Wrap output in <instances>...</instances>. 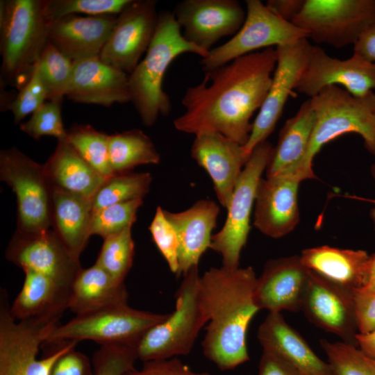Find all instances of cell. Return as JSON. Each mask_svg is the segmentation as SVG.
I'll return each mask as SVG.
<instances>
[{
  "mask_svg": "<svg viewBox=\"0 0 375 375\" xmlns=\"http://www.w3.org/2000/svg\"><path fill=\"white\" fill-rule=\"evenodd\" d=\"M276 48L269 47L204 72L202 81L187 88L184 112L174 120L181 132L213 131L242 146L249 138L250 120L260 110L276 65Z\"/></svg>",
  "mask_w": 375,
  "mask_h": 375,
  "instance_id": "1",
  "label": "cell"
},
{
  "mask_svg": "<svg viewBox=\"0 0 375 375\" xmlns=\"http://www.w3.org/2000/svg\"><path fill=\"white\" fill-rule=\"evenodd\" d=\"M257 282L251 267H212L200 278V294L208 318L201 342L204 356L221 370H231L250 360L247 333L260 310L255 300Z\"/></svg>",
  "mask_w": 375,
  "mask_h": 375,
  "instance_id": "2",
  "label": "cell"
},
{
  "mask_svg": "<svg viewBox=\"0 0 375 375\" xmlns=\"http://www.w3.org/2000/svg\"><path fill=\"white\" fill-rule=\"evenodd\" d=\"M181 30L173 12L159 13L156 33L145 56L129 74L131 101L147 126L153 125L160 115H167L172 109L169 97L162 89L172 62L185 53L201 58L208 55V51L188 41Z\"/></svg>",
  "mask_w": 375,
  "mask_h": 375,
  "instance_id": "3",
  "label": "cell"
},
{
  "mask_svg": "<svg viewBox=\"0 0 375 375\" xmlns=\"http://www.w3.org/2000/svg\"><path fill=\"white\" fill-rule=\"evenodd\" d=\"M51 22L47 0L1 1V72L7 83L23 86L22 81H28L49 41Z\"/></svg>",
  "mask_w": 375,
  "mask_h": 375,
  "instance_id": "4",
  "label": "cell"
},
{
  "mask_svg": "<svg viewBox=\"0 0 375 375\" xmlns=\"http://www.w3.org/2000/svg\"><path fill=\"white\" fill-rule=\"evenodd\" d=\"M310 99L315 123L301 167L305 179L315 178L312 160L322 147L344 134H359L365 149L375 155V92L358 97L331 85Z\"/></svg>",
  "mask_w": 375,
  "mask_h": 375,
  "instance_id": "5",
  "label": "cell"
},
{
  "mask_svg": "<svg viewBox=\"0 0 375 375\" xmlns=\"http://www.w3.org/2000/svg\"><path fill=\"white\" fill-rule=\"evenodd\" d=\"M198 266L183 275L175 294V309L150 328L135 349L143 362L188 355L201 328L208 322L200 294Z\"/></svg>",
  "mask_w": 375,
  "mask_h": 375,
  "instance_id": "6",
  "label": "cell"
},
{
  "mask_svg": "<svg viewBox=\"0 0 375 375\" xmlns=\"http://www.w3.org/2000/svg\"><path fill=\"white\" fill-rule=\"evenodd\" d=\"M6 290L0 298V375H49L56 360L78 342L56 344L41 359L39 349L59 320H17L11 315Z\"/></svg>",
  "mask_w": 375,
  "mask_h": 375,
  "instance_id": "7",
  "label": "cell"
},
{
  "mask_svg": "<svg viewBox=\"0 0 375 375\" xmlns=\"http://www.w3.org/2000/svg\"><path fill=\"white\" fill-rule=\"evenodd\" d=\"M168 314H160L117 304L85 314L77 315L67 323L58 324L42 346L66 341L92 340L100 345L137 344L152 326Z\"/></svg>",
  "mask_w": 375,
  "mask_h": 375,
  "instance_id": "8",
  "label": "cell"
},
{
  "mask_svg": "<svg viewBox=\"0 0 375 375\" xmlns=\"http://www.w3.org/2000/svg\"><path fill=\"white\" fill-rule=\"evenodd\" d=\"M274 147L268 141L257 145L245 164L226 210V221L212 236L209 249L222 256L224 267H240V257L250 231V219L258 183L271 159Z\"/></svg>",
  "mask_w": 375,
  "mask_h": 375,
  "instance_id": "9",
  "label": "cell"
},
{
  "mask_svg": "<svg viewBox=\"0 0 375 375\" xmlns=\"http://www.w3.org/2000/svg\"><path fill=\"white\" fill-rule=\"evenodd\" d=\"M0 177L17 203V229L38 233L51 227L52 189L40 165L15 147L0 152Z\"/></svg>",
  "mask_w": 375,
  "mask_h": 375,
  "instance_id": "10",
  "label": "cell"
},
{
  "mask_svg": "<svg viewBox=\"0 0 375 375\" xmlns=\"http://www.w3.org/2000/svg\"><path fill=\"white\" fill-rule=\"evenodd\" d=\"M292 23L316 43L345 47L375 25V0H304Z\"/></svg>",
  "mask_w": 375,
  "mask_h": 375,
  "instance_id": "11",
  "label": "cell"
},
{
  "mask_svg": "<svg viewBox=\"0 0 375 375\" xmlns=\"http://www.w3.org/2000/svg\"><path fill=\"white\" fill-rule=\"evenodd\" d=\"M308 35L269 10L260 0L246 1V18L240 29L226 42L213 47L201 58L203 72L226 65L241 56L273 46L288 44Z\"/></svg>",
  "mask_w": 375,
  "mask_h": 375,
  "instance_id": "12",
  "label": "cell"
},
{
  "mask_svg": "<svg viewBox=\"0 0 375 375\" xmlns=\"http://www.w3.org/2000/svg\"><path fill=\"white\" fill-rule=\"evenodd\" d=\"M311 47L307 38H303L276 47V65L269 89L252 123L248 141L242 146L248 157L274 131L289 96L305 70Z\"/></svg>",
  "mask_w": 375,
  "mask_h": 375,
  "instance_id": "13",
  "label": "cell"
},
{
  "mask_svg": "<svg viewBox=\"0 0 375 375\" xmlns=\"http://www.w3.org/2000/svg\"><path fill=\"white\" fill-rule=\"evenodd\" d=\"M153 0H132L118 15L100 59L130 74L147 52L156 33L159 13Z\"/></svg>",
  "mask_w": 375,
  "mask_h": 375,
  "instance_id": "14",
  "label": "cell"
},
{
  "mask_svg": "<svg viewBox=\"0 0 375 375\" xmlns=\"http://www.w3.org/2000/svg\"><path fill=\"white\" fill-rule=\"evenodd\" d=\"M331 85L342 86L354 97H365L375 90V63L354 53L340 60L328 55L322 47L312 45L295 90L310 99Z\"/></svg>",
  "mask_w": 375,
  "mask_h": 375,
  "instance_id": "15",
  "label": "cell"
},
{
  "mask_svg": "<svg viewBox=\"0 0 375 375\" xmlns=\"http://www.w3.org/2000/svg\"><path fill=\"white\" fill-rule=\"evenodd\" d=\"M308 320L342 341L358 347L354 293L308 270L301 308Z\"/></svg>",
  "mask_w": 375,
  "mask_h": 375,
  "instance_id": "16",
  "label": "cell"
},
{
  "mask_svg": "<svg viewBox=\"0 0 375 375\" xmlns=\"http://www.w3.org/2000/svg\"><path fill=\"white\" fill-rule=\"evenodd\" d=\"M8 260L71 287L82 269L80 259L74 256L53 229L38 233L15 231L6 252Z\"/></svg>",
  "mask_w": 375,
  "mask_h": 375,
  "instance_id": "17",
  "label": "cell"
},
{
  "mask_svg": "<svg viewBox=\"0 0 375 375\" xmlns=\"http://www.w3.org/2000/svg\"><path fill=\"white\" fill-rule=\"evenodd\" d=\"M173 14L183 37L208 52L222 38L233 36L246 18L236 0H184L176 4Z\"/></svg>",
  "mask_w": 375,
  "mask_h": 375,
  "instance_id": "18",
  "label": "cell"
},
{
  "mask_svg": "<svg viewBox=\"0 0 375 375\" xmlns=\"http://www.w3.org/2000/svg\"><path fill=\"white\" fill-rule=\"evenodd\" d=\"M299 174H283L261 178L254 204V226L262 234L280 238L299 222Z\"/></svg>",
  "mask_w": 375,
  "mask_h": 375,
  "instance_id": "19",
  "label": "cell"
},
{
  "mask_svg": "<svg viewBox=\"0 0 375 375\" xmlns=\"http://www.w3.org/2000/svg\"><path fill=\"white\" fill-rule=\"evenodd\" d=\"M194 135L191 156L208 172L219 203L227 209L249 157L242 145L220 133L205 130Z\"/></svg>",
  "mask_w": 375,
  "mask_h": 375,
  "instance_id": "20",
  "label": "cell"
},
{
  "mask_svg": "<svg viewBox=\"0 0 375 375\" xmlns=\"http://www.w3.org/2000/svg\"><path fill=\"white\" fill-rule=\"evenodd\" d=\"M308 270L299 256L268 260L257 282L255 300L260 310L269 312L301 310Z\"/></svg>",
  "mask_w": 375,
  "mask_h": 375,
  "instance_id": "21",
  "label": "cell"
},
{
  "mask_svg": "<svg viewBox=\"0 0 375 375\" xmlns=\"http://www.w3.org/2000/svg\"><path fill=\"white\" fill-rule=\"evenodd\" d=\"M129 75L94 57L73 61L66 94L73 101L110 106L131 101Z\"/></svg>",
  "mask_w": 375,
  "mask_h": 375,
  "instance_id": "22",
  "label": "cell"
},
{
  "mask_svg": "<svg viewBox=\"0 0 375 375\" xmlns=\"http://www.w3.org/2000/svg\"><path fill=\"white\" fill-rule=\"evenodd\" d=\"M117 16L69 15L52 21L49 41L72 61L98 57Z\"/></svg>",
  "mask_w": 375,
  "mask_h": 375,
  "instance_id": "23",
  "label": "cell"
},
{
  "mask_svg": "<svg viewBox=\"0 0 375 375\" xmlns=\"http://www.w3.org/2000/svg\"><path fill=\"white\" fill-rule=\"evenodd\" d=\"M164 212L179 239V276L198 266L201 256L210 247L219 208L212 200L201 199L181 212L164 210Z\"/></svg>",
  "mask_w": 375,
  "mask_h": 375,
  "instance_id": "24",
  "label": "cell"
},
{
  "mask_svg": "<svg viewBox=\"0 0 375 375\" xmlns=\"http://www.w3.org/2000/svg\"><path fill=\"white\" fill-rule=\"evenodd\" d=\"M258 339L262 349L271 351L292 364L302 375H335L281 312H269L260 325Z\"/></svg>",
  "mask_w": 375,
  "mask_h": 375,
  "instance_id": "25",
  "label": "cell"
},
{
  "mask_svg": "<svg viewBox=\"0 0 375 375\" xmlns=\"http://www.w3.org/2000/svg\"><path fill=\"white\" fill-rule=\"evenodd\" d=\"M299 256L308 270L353 292L367 281L370 256L364 250L324 245L303 249Z\"/></svg>",
  "mask_w": 375,
  "mask_h": 375,
  "instance_id": "26",
  "label": "cell"
},
{
  "mask_svg": "<svg viewBox=\"0 0 375 375\" xmlns=\"http://www.w3.org/2000/svg\"><path fill=\"white\" fill-rule=\"evenodd\" d=\"M22 288L10 307L17 320H60L68 309L70 287L33 271H24Z\"/></svg>",
  "mask_w": 375,
  "mask_h": 375,
  "instance_id": "27",
  "label": "cell"
},
{
  "mask_svg": "<svg viewBox=\"0 0 375 375\" xmlns=\"http://www.w3.org/2000/svg\"><path fill=\"white\" fill-rule=\"evenodd\" d=\"M315 115L308 99L301 105L294 116L288 119L281 128L278 140L266 169V177L283 174H299L312 133Z\"/></svg>",
  "mask_w": 375,
  "mask_h": 375,
  "instance_id": "28",
  "label": "cell"
},
{
  "mask_svg": "<svg viewBox=\"0 0 375 375\" xmlns=\"http://www.w3.org/2000/svg\"><path fill=\"white\" fill-rule=\"evenodd\" d=\"M43 166L52 190L78 194L92 200L108 179L85 161L67 138L58 140L55 151Z\"/></svg>",
  "mask_w": 375,
  "mask_h": 375,
  "instance_id": "29",
  "label": "cell"
},
{
  "mask_svg": "<svg viewBox=\"0 0 375 375\" xmlns=\"http://www.w3.org/2000/svg\"><path fill=\"white\" fill-rule=\"evenodd\" d=\"M92 199L52 190V229L69 252L77 258H80L92 235Z\"/></svg>",
  "mask_w": 375,
  "mask_h": 375,
  "instance_id": "30",
  "label": "cell"
},
{
  "mask_svg": "<svg viewBox=\"0 0 375 375\" xmlns=\"http://www.w3.org/2000/svg\"><path fill=\"white\" fill-rule=\"evenodd\" d=\"M127 299L125 283L116 281L94 263L88 268H82L74 279L70 287L68 309L76 315H82L127 303Z\"/></svg>",
  "mask_w": 375,
  "mask_h": 375,
  "instance_id": "31",
  "label": "cell"
},
{
  "mask_svg": "<svg viewBox=\"0 0 375 375\" xmlns=\"http://www.w3.org/2000/svg\"><path fill=\"white\" fill-rule=\"evenodd\" d=\"M108 149L113 174L130 172L139 165H156L160 160L152 140L140 129L109 135Z\"/></svg>",
  "mask_w": 375,
  "mask_h": 375,
  "instance_id": "32",
  "label": "cell"
},
{
  "mask_svg": "<svg viewBox=\"0 0 375 375\" xmlns=\"http://www.w3.org/2000/svg\"><path fill=\"white\" fill-rule=\"evenodd\" d=\"M152 181L148 172L114 174L101 186L92 200V211L138 199L148 193Z\"/></svg>",
  "mask_w": 375,
  "mask_h": 375,
  "instance_id": "33",
  "label": "cell"
},
{
  "mask_svg": "<svg viewBox=\"0 0 375 375\" xmlns=\"http://www.w3.org/2000/svg\"><path fill=\"white\" fill-rule=\"evenodd\" d=\"M67 140L92 167L106 178L114 174L109 160V135L88 124H76L67 131Z\"/></svg>",
  "mask_w": 375,
  "mask_h": 375,
  "instance_id": "34",
  "label": "cell"
},
{
  "mask_svg": "<svg viewBox=\"0 0 375 375\" xmlns=\"http://www.w3.org/2000/svg\"><path fill=\"white\" fill-rule=\"evenodd\" d=\"M35 67L45 88L47 100L62 101L69 86L73 61L48 41Z\"/></svg>",
  "mask_w": 375,
  "mask_h": 375,
  "instance_id": "35",
  "label": "cell"
},
{
  "mask_svg": "<svg viewBox=\"0 0 375 375\" xmlns=\"http://www.w3.org/2000/svg\"><path fill=\"white\" fill-rule=\"evenodd\" d=\"M131 228L104 238L95 262L112 278L122 283H124L133 260L135 245Z\"/></svg>",
  "mask_w": 375,
  "mask_h": 375,
  "instance_id": "36",
  "label": "cell"
},
{
  "mask_svg": "<svg viewBox=\"0 0 375 375\" xmlns=\"http://www.w3.org/2000/svg\"><path fill=\"white\" fill-rule=\"evenodd\" d=\"M319 344L335 375H375V358L358 347L326 339Z\"/></svg>",
  "mask_w": 375,
  "mask_h": 375,
  "instance_id": "37",
  "label": "cell"
},
{
  "mask_svg": "<svg viewBox=\"0 0 375 375\" xmlns=\"http://www.w3.org/2000/svg\"><path fill=\"white\" fill-rule=\"evenodd\" d=\"M142 203L143 199H138L92 211L91 235H99L104 239L132 227L136 221L138 210Z\"/></svg>",
  "mask_w": 375,
  "mask_h": 375,
  "instance_id": "38",
  "label": "cell"
},
{
  "mask_svg": "<svg viewBox=\"0 0 375 375\" xmlns=\"http://www.w3.org/2000/svg\"><path fill=\"white\" fill-rule=\"evenodd\" d=\"M132 0H47V10L53 21L77 14L88 16L119 15Z\"/></svg>",
  "mask_w": 375,
  "mask_h": 375,
  "instance_id": "39",
  "label": "cell"
},
{
  "mask_svg": "<svg viewBox=\"0 0 375 375\" xmlns=\"http://www.w3.org/2000/svg\"><path fill=\"white\" fill-rule=\"evenodd\" d=\"M137 360L135 347L113 344L100 345L91 360L94 375H124L135 368Z\"/></svg>",
  "mask_w": 375,
  "mask_h": 375,
  "instance_id": "40",
  "label": "cell"
},
{
  "mask_svg": "<svg viewBox=\"0 0 375 375\" xmlns=\"http://www.w3.org/2000/svg\"><path fill=\"white\" fill-rule=\"evenodd\" d=\"M61 102L46 101L27 122L20 125L21 130L36 140L44 135L53 136L58 140L66 139L67 133L62 124Z\"/></svg>",
  "mask_w": 375,
  "mask_h": 375,
  "instance_id": "41",
  "label": "cell"
},
{
  "mask_svg": "<svg viewBox=\"0 0 375 375\" xmlns=\"http://www.w3.org/2000/svg\"><path fill=\"white\" fill-rule=\"evenodd\" d=\"M149 230L170 271L178 275L180 249L178 236L172 224L166 218L164 210L160 206L157 207Z\"/></svg>",
  "mask_w": 375,
  "mask_h": 375,
  "instance_id": "42",
  "label": "cell"
},
{
  "mask_svg": "<svg viewBox=\"0 0 375 375\" xmlns=\"http://www.w3.org/2000/svg\"><path fill=\"white\" fill-rule=\"evenodd\" d=\"M47 100L45 88L34 66L29 79L9 105L15 122L19 123L27 115L33 114Z\"/></svg>",
  "mask_w": 375,
  "mask_h": 375,
  "instance_id": "43",
  "label": "cell"
},
{
  "mask_svg": "<svg viewBox=\"0 0 375 375\" xmlns=\"http://www.w3.org/2000/svg\"><path fill=\"white\" fill-rule=\"evenodd\" d=\"M49 375H94L92 362L86 355L74 348L56 360Z\"/></svg>",
  "mask_w": 375,
  "mask_h": 375,
  "instance_id": "44",
  "label": "cell"
},
{
  "mask_svg": "<svg viewBox=\"0 0 375 375\" xmlns=\"http://www.w3.org/2000/svg\"><path fill=\"white\" fill-rule=\"evenodd\" d=\"M124 375H212L191 369L176 358L144 362L139 369L134 368Z\"/></svg>",
  "mask_w": 375,
  "mask_h": 375,
  "instance_id": "45",
  "label": "cell"
},
{
  "mask_svg": "<svg viewBox=\"0 0 375 375\" xmlns=\"http://www.w3.org/2000/svg\"><path fill=\"white\" fill-rule=\"evenodd\" d=\"M353 293L358 333H367L375 329V292Z\"/></svg>",
  "mask_w": 375,
  "mask_h": 375,
  "instance_id": "46",
  "label": "cell"
},
{
  "mask_svg": "<svg viewBox=\"0 0 375 375\" xmlns=\"http://www.w3.org/2000/svg\"><path fill=\"white\" fill-rule=\"evenodd\" d=\"M258 375H302L297 368L278 354L266 349L258 365Z\"/></svg>",
  "mask_w": 375,
  "mask_h": 375,
  "instance_id": "47",
  "label": "cell"
},
{
  "mask_svg": "<svg viewBox=\"0 0 375 375\" xmlns=\"http://www.w3.org/2000/svg\"><path fill=\"white\" fill-rule=\"evenodd\" d=\"M304 0H268L266 6L283 19L292 22L301 11Z\"/></svg>",
  "mask_w": 375,
  "mask_h": 375,
  "instance_id": "48",
  "label": "cell"
},
{
  "mask_svg": "<svg viewBox=\"0 0 375 375\" xmlns=\"http://www.w3.org/2000/svg\"><path fill=\"white\" fill-rule=\"evenodd\" d=\"M353 53L375 63V25L367 29L353 44Z\"/></svg>",
  "mask_w": 375,
  "mask_h": 375,
  "instance_id": "49",
  "label": "cell"
},
{
  "mask_svg": "<svg viewBox=\"0 0 375 375\" xmlns=\"http://www.w3.org/2000/svg\"><path fill=\"white\" fill-rule=\"evenodd\" d=\"M356 342L360 350L375 358V329L367 333H358Z\"/></svg>",
  "mask_w": 375,
  "mask_h": 375,
  "instance_id": "50",
  "label": "cell"
},
{
  "mask_svg": "<svg viewBox=\"0 0 375 375\" xmlns=\"http://www.w3.org/2000/svg\"><path fill=\"white\" fill-rule=\"evenodd\" d=\"M367 292H375V274L369 277L365 284L359 290Z\"/></svg>",
  "mask_w": 375,
  "mask_h": 375,
  "instance_id": "51",
  "label": "cell"
},
{
  "mask_svg": "<svg viewBox=\"0 0 375 375\" xmlns=\"http://www.w3.org/2000/svg\"><path fill=\"white\" fill-rule=\"evenodd\" d=\"M374 274H375V253L369 256L367 265V281L369 276Z\"/></svg>",
  "mask_w": 375,
  "mask_h": 375,
  "instance_id": "52",
  "label": "cell"
},
{
  "mask_svg": "<svg viewBox=\"0 0 375 375\" xmlns=\"http://www.w3.org/2000/svg\"><path fill=\"white\" fill-rule=\"evenodd\" d=\"M371 172L373 177L375 179V163L372 165ZM370 217L372 218V222L374 224V229H375V206L371 210Z\"/></svg>",
  "mask_w": 375,
  "mask_h": 375,
  "instance_id": "53",
  "label": "cell"
},
{
  "mask_svg": "<svg viewBox=\"0 0 375 375\" xmlns=\"http://www.w3.org/2000/svg\"><path fill=\"white\" fill-rule=\"evenodd\" d=\"M374 123H375V115H374Z\"/></svg>",
  "mask_w": 375,
  "mask_h": 375,
  "instance_id": "54",
  "label": "cell"
}]
</instances>
